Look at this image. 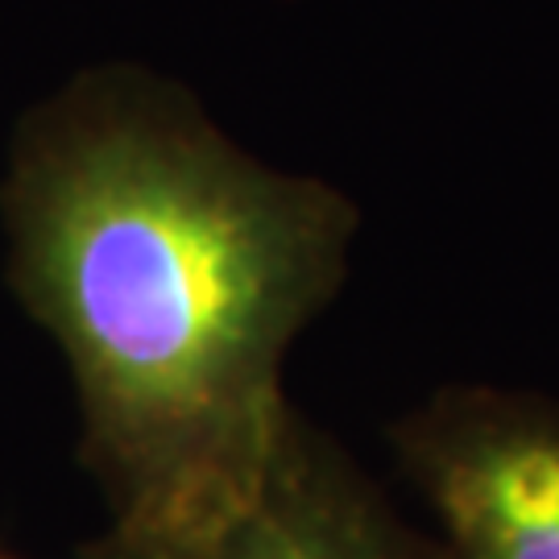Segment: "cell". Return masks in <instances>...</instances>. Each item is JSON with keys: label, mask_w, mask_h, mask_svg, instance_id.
<instances>
[{"label": "cell", "mask_w": 559, "mask_h": 559, "mask_svg": "<svg viewBox=\"0 0 559 559\" xmlns=\"http://www.w3.org/2000/svg\"><path fill=\"white\" fill-rule=\"evenodd\" d=\"M440 559H559V402L452 385L399 427Z\"/></svg>", "instance_id": "cell-3"}, {"label": "cell", "mask_w": 559, "mask_h": 559, "mask_svg": "<svg viewBox=\"0 0 559 559\" xmlns=\"http://www.w3.org/2000/svg\"><path fill=\"white\" fill-rule=\"evenodd\" d=\"M0 559H13V556H4V551H0Z\"/></svg>", "instance_id": "cell-4"}, {"label": "cell", "mask_w": 559, "mask_h": 559, "mask_svg": "<svg viewBox=\"0 0 559 559\" xmlns=\"http://www.w3.org/2000/svg\"><path fill=\"white\" fill-rule=\"evenodd\" d=\"M80 559H440L353 460L295 415L249 485L195 510L112 522Z\"/></svg>", "instance_id": "cell-2"}, {"label": "cell", "mask_w": 559, "mask_h": 559, "mask_svg": "<svg viewBox=\"0 0 559 559\" xmlns=\"http://www.w3.org/2000/svg\"><path fill=\"white\" fill-rule=\"evenodd\" d=\"M4 221L112 522L258 477L299 415L282 365L348 274L357 203L245 154L179 83L100 67L25 117Z\"/></svg>", "instance_id": "cell-1"}]
</instances>
